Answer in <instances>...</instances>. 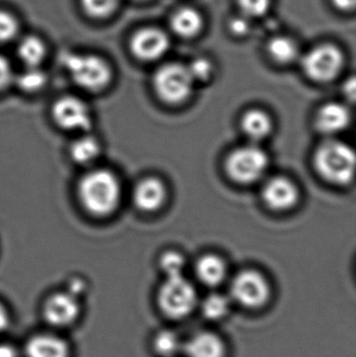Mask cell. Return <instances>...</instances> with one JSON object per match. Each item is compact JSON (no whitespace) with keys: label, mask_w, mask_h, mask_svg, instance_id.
I'll use <instances>...</instances> for the list:
<instances>
[{"label":"cell","mask_w":356,"mask_h":357,"mask_svg":"<svg viewBox=\"0 0 356 357\" xmlns=\"http://www.w3.org/2000/svg\"><path fill=\"white\" fill-rule=\"evenodd\" d=\"M15 73L8 58L0 54V91L14 84Z\"/></svg>","instance_id":"31"},{"label":"cell","mask_w":356,"mask_h":357,"mask_svg":"<svg viewBox=\"0 0 356 357\" xmlns=\"http://www.w3.org/2000/svg\"><path fill=\"white\" fill-rule=\"evenodd\" d=\"M204 26V19L194 8H182L175 12L171 19V27L176 35L182 38H192L198 35Z\"/></svg>","instance_id":"19"},{"label":"cell","mask_w":356,"mask_h":357,"mask_svg":"<svg viewBox=\"0 0 356 357\" xmlns=\"http://www.w3.org/2000/svg\"><path fill=\"white\" fill-rule=\"evenodd\" d=\"M153 83L161 100L169 104H179L189 98L194 81L186 65L169 63L156 71Z\"/></svg>","instance_id":"7"},{"label":"cell","mask_w":356,"mask_h":357,"mask_svg":"<svg viewBox=\"0 0 356 357\" xmlns=\"http://www.w3.org/2000/svg\"><path fill=\"white\" fill-rule=\"evenodd\" d=\"M43 314L45 320L54 326H68L79 317V303L71 294L56 293L44 304Z\"/></svg>","instance_id":"11"},{"label":"cell","mask_w":356,"mask_h":357,"mask_svg":"<svg viewBox=\"0 0 356 357\" xmlns=\"http://www.w3.org/2000/svg\"><path fill=\"white\" fill-rule=\"evenodd\" d=\"M169 36L155 27L140 29L130 42L132 54L139 60L148 62L162 58L169 50Z\"/></svg>","instance_id":"10"},{"label":"cell","mask_w":356,"mask_h":357,"mask_svg":"<svg viewBox=\"0 0 356 357\" xmlns=\"http://www.w3.org/2000/svg\"><path fill=\"white\" fill-rule=\"evenodd\" d=\"M0 357H18L16 350L10 345H0Z\"/></svg>","instance_id":"34"},{"label":"cell","mask_w":356,"mask_h":357,"mask_svg":"<svg viewBox=\"0 0 356 357\" xmlns=\"http://www.w3.org/2000/svg\"><path fill=\"white\" fill-rule=\"evenodd\" d=\"M52 119L56 127L72 133L90 132L94 116L91 107L84 98L72 94L61 96L52 107Z\"/></svg>","instance_id":"6"},{"label":"cell","mask_w":356,"mask_h":357,"mask_svg":"<svg viewBox=\"0 0 356 357\" xmlns=\"http://www.w3.org/2000/svg\"><path fill=\"white\" fill-rule=\"evenodd\" d=\"M350 121L351 113L345 105L330 102L318 111L316 127L321 133L334 135L344 131Z\"/></svg>","instance_id":"15"},{"label":"cell","mask_w":356,"mask_h":357,"mask_svg":"<svg viewBox=\"0 0 356 357\" xmlns=\"http://www.w3.org/2000/svg\"><path fill=\"white\" fill-rule=\"evenodd\" d=\"M186 66L194 82L206 81L212 73V65L210 61L205 58L194 59Z\"/></svg>","instance_id":"30"},{"label":"cell","mask_w":356,"mask_h":357,"mask_svg":"<svg viewBox=\"0 0 356 357\" xmlns=\"http://www.w3.org/2000/svg\"><path fill=\"white\" fill-rule=\"evenodd\" d=\"M121 0H81L84 10L93 18L111 16L121 4Z\"/></svg>","instance_id":"26"},{"label":"cell","mask_w":356,"mask_h":357,"mask_svg":"<svg viewBox=\"0 0 356 357\" xmlns=\"http://www.w3.org/2000/svg\"><path fill=\"white\" fill-rule=\"evenodd\" d=\"M345 94H346L351 100H355V82L353 77L348 82V83L346 84V85H345Z\"/></svg>","instance_id":"36"},{"label":"cell","mask_w":356,"mask_h":357,"mask_svg":"<svg viewBox=\"0 0 356 357\" xmlns=\"http://www.w3.org/2000/svg\"><path fill=\"white\" fill-rule=\"evenodd\" d=\"M251 19L248 17L240 15V16L234 17L230 21L229 29L233 35L235 36H245L250 31Z\"/></svg>","instance_id":"32"},{"label":"cell","mask_w":356,"mask_h":357,"mask_svg":"<svg viewBox=\"0 0 356 357\" xmlns=\"http://www.w3.org/2000/svg\"><path fill=\"white\" fill-rule=\"evenodd\" d=\"M268 54L279 64H291L298 59L299 47L296 42L286 36L272 38L268 43Z\"/></svg>","instance_id":"23"},{"label":"cell","mask_w":356,"mask_h":357,"mask_svg":"<svg viewBox=\"0 0 356 357\" xmlns=\"http://www.w3.org/2000/svg\"><path fill=\"white\" fill-rule=\"evenodd\" d=\"M185 357H227V346L224 340L212 331H199L183 342Z\"/></svg>","instance_id":"13"},{"label":"cell","mask_w":356,"mask_h":357,"mask_svg":"<svg viewBox=\"0 0 356 357\" xmlns=\"http://www.w3.org/2000/svg\"><path fill=\"white\" fill-rule=\"evenodd\" d=\"M242 131L254 142L265 139L272 131V121L267 113L251 110L242 119Z\"/></svg>","instance_id":"21"},{"label":"cell","mask_w":356,"mask_h":357,"mask_svg":"<svg viewBox=\"0 0 356 357\" xmlns=\"http://www.w3.org/2000/svg\"><path fill=\"white\" fill-rule=\"evenodd\" d=\"M102 152V142L91 131L77 134L69 144L68 154L71 160L85 169L95 167Z\"/></svg>","instance_id":"14"},{"label":"cell","mask_w":356,"mask_h":357,"mask_svg":"<svg viewBox=\"0 0 356 357\" xmlns=\"http://www.w3.org/2000/svg\"><path fill=\"white\" fill-rule=\"evenodd\" d=\"M25 354L27 357H68L69 348L60 337L40 335L27 342Z\"/></svg>","instance_id":"18"},{"label":"cell","mask_w":356,"mask_h":357,"mask_svg":"<svg viewBox=\"0 0 356 357\" xmlns=\"http://www.w3.org/2000/svg\"><path fill=\"white\" fill-rule=\"evenodd\" d=\"M17 54L24 67H41L47 54V48L43 40L36 36H27L19 42Z\"/></svg>","instance_id":"20"},{"label":"cell","mask_w":356,"mask_h":357,"mask_svg":"<svg viewBox=\"0 0 356 357\" xmlns=\"http://www.w3.org/2000/svg\"><path fill=\"white\" fill-rule=\"evenodd\" d=\"M240 12L249 19L265 16L271 8L272 0H238Z\"/></svg>","instance_id":"29"},{"label":"cell","mask_w":356,"mask_h":357,"mask_svg":"<svg viewBox=\"0 0 356 357\" xmlns=\"http://www.w3.org/2000/svg\"><path fill=\"white\" fill-rule=\"evenodd\" d=\"M263 202L271 209L284 211L291 209L298 199L296 185L288 178L275 177L267 181L261 191Z\"/></svg>","instance_id":"12"},{"label":"cell","mask_w":356,"mask_h":357,"mask_svg":"<svg viewBox=\"0 0 356 357\" xmlns=\"http://www.w3.org/2000/svg\"><path fill=\"white\" fill-rule=\"evenodd\" d=\"M199 301L196 287L183 275L167 277L157 293V306L169 320L182 321L192 316Z\"/></svg>","instance_id":"3"},{"label":"cell","mask_w":356,"mask_h":357,"mask_svg":"<svg viewBox=\"0 0 356 357\" xmlns=\"http://www.w3.org/2000/svg\"><path fill=\"white\" fill-rule=\"evenodd\" d=\"M231 300L227 296L213 293L199 301L198 308L206 320L221 321L229 314L231 310Z\"/></svg>","instance_id":"22"},{"label":"cell","mask_w":356,"mask_h":357,"mask_svg":"<svg viewBox=\"0 0 356 357\" xmlns=\"http://www.w3.org/2000/svg\"><path fill=\"white\" fill-rule=\"evenodd\" d=\"M82 207L95 218H106L118 208L123 189L121 181L111 169L95 167L86 169L77 185Z\"/></svg>","instance_id":"1"},{"label":"cell","mask_w":356,"mask_h":357,"mask_svg":"<svg viewBox=\"0 0 356 357\" xmlns=\"http://www.w3.org/2000/svg\"><path fill=\"white\" fill-rule=\"evenodd\" d=\"M196 278L207 287H217L221 285L227 277V266L219 256L205 255L196 264Z\"/></svg>","instance_id":"17"},{"label":"cell","mask_w":356,"mask_h":357,"mask_svg":"<svg viewBox=\"0 0 356 357\" xmlns=\"http://www.w3.org/2000/svg\"><path fill=\"white\" fill-rule=\"evenodd\" d=\"M314 162L319 175L334 184H348L355 176V152L339 140L323 142L316 151Z\"/></svg>","instance_id":"4"},{"label":"cell","mask_w":356,"mask_h":357,"mask_svg":"<svg viewBox=\"0 0 356 357\" xmlns=\"http://www.w3.org/2000/svg\"><path fill=\"white\" fill-rule=\"evenodd\" d=\"M8 324V314L6 308L0 304V333L6 328Z\"/></svg>","instance_id":"35"},{"label":"cell","mask_w":356,"mask_h":357,"mask_svg":"<svg viewBox=\"0 0 356 357\" xmlns=\"http://www.w3.org/2000/svg\"><path fill=\"white\" fill-rule=\"evenodd\" d=\"M269 158L265 151L256 146L236 149L226 160V171L232 180L242 184L256 182L265 175Z\"/></svg>","instance_id":"8"},{"label":"cell","mask_w":356,"mask_h":357,"mask_svg":"<svg viewBox=\"0 0 356 357\" xmlns=\"http://www.w3.org/2000/svg\"><path fill=\"white\" fill-rule=\"evenodd\" d=\"M47 75L41 67H24L21 73H15L14 84L24 93H38L47 85Z\"/></svg>","instance_id":"24"},{"label":"cell","mask_w":356,"mask_h":357,"mask_svg":"<svg viewBox=\"0 0 356 357\" xmlns=\"http://www.w3.org/2000/svg\"><path fill=\"white\" fill-rule=\"evenodd\" d=\"M344 56L342 52L332 44H322L311 48L302 58L305 75L313 81L330 82L342 70Z\"/></svg>","instance_id":"9"},{"label":"cell","mask_w":356,"mask_h":357,"mask_svg":"<svg viewBox=\"0 0 356 357\" xmlns=\"http://www.w3.org/2000/svg\"><path fill=\"white\" fill-rule=\"evenodd\" d=\"M19 22L14 15L0 10V43L13 41L18 36Z\"/></svg>","instance_id":"28"},{"label":"cell","mask_w":356,"mask_h":357,"mask_svg":"<svg viewBox=\"0 0 356 357\" xmlns=\"http://www.w3.org/2000/svg\"><path fill=\"white\" fill-rule=\"evenodd\" d=\"M271 297V285L258 271H242L232 279L230 300L245 310H261L269 304Z\"/></svg>","instance_id":"5"},{"label":"cell","mask_w":356,"mask_h":357,"mask_svg":"<svg viewBox=\"0 0 356 357\" xmlns=\"http://www.w3.org/2000/svg\"><path fill=\"white\" fill-rule=\"evenodd\" d=\"M332 3L342 10H351L355 8V0H332Z\"/></svg>","instance_id":"33"},{"label":"cell","mask_w":356,"mask_h":357,"mask_svg":"<svg viewBox=\"0 0 356 357\" xmlns=\"http://www.w3.org/2000/svg\"><path fill=\"white\" fill-rule=\"evenodd\" d=\"M185 264V258L177 252H167L160 259V268L164 273L165 278L182 276Z\"/></svg>","instance_id":"27"},{"label":"cell","mask_w":356,"mask_h":357,"mask_svg":"<svg viewBox=\"0 0 356 357\" xmlns=\"http://www.w3.org/2000/svg\"><path fill=\"white\" fill-rule=\"evenodd\" d=\"M183 342L175 331L164 329L159 331L153 340V349L159 357H177L181 354Z\"/></svg>","instance_id":"25"},{"label":"cell","mask_w":356,"mask_h":357,"mask_svg":"<svg viewBox=\"0 0 356 357\" xmlns=\"http://www.w3.org/2000/svg\"><path fill=\"white\" fill-rule=\"evenodd\" d=\"M62 63L71 81L84 91L100 93L112 82V67L98 54L67 52Z\"/></svg>","instance_id":"2"},{"label":"cell","mask_w":356,"mask_h":357,"mask_svg":"<svg viewBox=\"0 0 356 357\" xmlns=\"http://www.w3.org/2000/svg\"><path fill=\"white\" fill-rule=\"evenodd\" d=\"M165 187L158 178H146L134 187L132 199L134 205L141 211H155L165 199Z\"/></svg>","instance_id":"16"}]
</instances>
